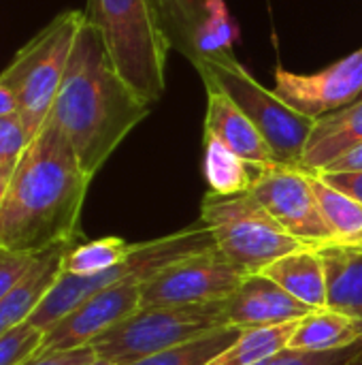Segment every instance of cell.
<instances>
[{
	"label": "cell",
	"instance_id": "9c48e42d",
	"mask_svg": "<svg viewBox=\"0 0 362 365\" xmlns=\"http://www.w3.org/2000/svg\"><path fill=\"white\" fill-rule=\"evenodd\" d=\"M243 278L245 274L213 244L145 278L141 282V308L224 302Z\"/></svg>",
	"mask_w": 362,
	"mask_h": 365
},
{
	"label": "cell",
	"instance_id": "4316f807",
	"mask_svg": "<svg viewBox=\"0 0 362 365\" xmlns=\"http://www.w3.org/2000/svg\"><path fill=\"white\" fill-rule=\"evenodd\" d=\"M362 359V338L358 342L335 349V351H322V353H309V351H282L265 361L256 365H354Z\"/></svg>",
	"mask_w": 362,
	"mask_h": 365
},
{
	"label": "cell",
	"instance_id": "3957f363",
	"mask_svg": "<svg viewBox=\"0 0 362 365\" xmlns=\"http://www.w3.org/2000/svg\"><path fill=\"white\" fill-rule=\"evenodd\" d=\"M85 19L100 32L124 81L149 105L160 101L171 41L154 0H87Z\"/></svg>",
	"mask_w": 362,
	"mask_h": 365
},
{
	"label": "cell",
	"instance_id": "7c38bea8",
	"mask_svg": "<svg viewBox=\"0 0 362 365\" xmlns=\"http://www.w3.org/2000/svg\"><path fill=\"white\" fill-rule=\"evenodd\" d=\"M141 308V280L117 282L70 310L43 334L41 353H58L90 346L105 331L115 327Z\"/></svg>",
	"mask_w": 362,
	"mask_h": 365
},
{
	"label": "cell",
	"instance_id": "f546056e",
	"mask_svg": "<svg viewBox=\"0 0 362 365\" xmlns=\"http://www.w3.org/2000/svg\"><path fill=\"white\" fill-rule=\"evenodd\" d=\"M36 255L0 250V299L23 278Z\"/></svg>",
	"mask_w": 362,
	"mask_h": 365
},
{
	"label": "cell",
	"instance_id": "83f0119b",
	"mask_svg": "<svg viewBox=\"0 0 362 365\" xmlns=\"http://www.w3.org/2000/svg\"><path fill=\"white\" fill-rule=\"evenodd\" d=\"M235 36H237V28H235V24H233V19L228 15V9H226L224 0H218L215 6L211 9L209 19L205 21V26H203V30L198 34V45H196L198 56L196 58H201L205 53L228 51Z\"/></svg>",
	"mask_w": 362,
	"mask_h": 365
},
{
	"label": "cell",
	"instance_id": "8992f818",
	"mask_svg": "<svg viewBox=\"0 0 362 365\" xmlns=\"http://www.w3.org/2000/svg\"><path fill=\"white\" fill-rule=\"evenodd\" d=\"M192 64L203 79L215 81L254 122L280 165L299 167L305 143L316 124L314 118L294 111L275 92L258 83L230 51L205 53Z\"/></svg>",
	"mask_w": 362,
	"mask_h": 365
},
{
	"label": "cell",
	"instance_id": "e0dca14e",
	"mask_svg": "<svg viewBox=\"0 0 362 365\" xmlns=\"http://www.w3.org/2000/svg\"><path fill=\"white\" fill-rule=\"evenodd\" d=\"M316 250L326 272L329 308L362 323V242H331Z\"/></svg>",
	"mask_w": 362,
	"mask_h": 365
},
{
	"label": "cell",
	"instance_id": "52a82bcc",
	"mask_svg": "<svg viewBox=\"0 0 362 365\" xmlns=\"http://www.w3.org/2000/svg\"><path fill=\"white\" fill-rule=\"evenodd\" d=\"M211 233L215 248L245 276L260 274L273 261L305 248L262 207L252 192H207L198 218Z\"/></svg>",
	"mask_w": 362,
	"mask_h": 365
},
{
	"label": "cell",
	"instance_id": "d6986e66",
	"mask_svg": "<svg viewBox=\"0 0 362 365\" xmlns=\"http://www.w3.org/2000/svg\"><path fill=\"white\" fill-rule=\"evenodd\" d=\"M362 338V323L341 314L337 310L324 308L314 310L297 323V329L288 342L290 351H335L350 346Z\"/></svg>",
	"mask_w": 362,
	"mask_h": 365
},
{
	"label": "cell",
	"instance_id": "484cf974",
	"mask_svg": "<svg viewBox=\"0 0 362 365\" xmlns=\"http://www.w3.org/2000/svg\"><path fill=\"white\" fill-rule=\"evenodd\" d=\"M43 334L32 323H21L0 336V365H23L30 361L43 344Z\"/></svg>",
	"mask_w": 362,
	"mask_h": 365
},
{
	"label": "cell",
	"instance_id": "4dcf8cb0",
	"mask_svg": "<svg viewBox=\"0 0 362 365\" xmlns=\"http://www.w3.org/2000/svg\"><path fill=\"white\" fill-rule=\"evenodd\" d=\"M92 359H96L94 349L81 346V349L58 351V353H41L23 365H87Z\"/></svg>",
	"mask_w": 362,
	"mask_h": 365
},
{
	"label": "cell",
	"instance_id": "e575fe53",
	"mask_svg": "<svg viewBox=\"0 0 362 365\" xmlns=\"http://www.w3.org/2000/svg\"><path fill=\"white\" fill-rule=\"evenodd\" d=\"M87 365H117V364H113V361H109V359H102V357H96V359H92Z\"/></svg>",
	"mask_w": 362,
	"mask_h": 365
},
{
	"label": "cell",
	"instance_id": "5b68a950",
	"mask_svg": "<svg viewBox=\"0 0 362 365\" xmlns=\"http://www.w3.org/2000/svg\"><path fill=\"white\" fill-rule=\"evenodd\" d=\"M213 246V237L209 229L198 220L196 225L181 229L177 233L145 242V244H134L132 252L117 263L115 267L94 274V276H75V274H64L58 278V282L51 287V291L45 295V299L38 304L34 314L28 319L34 327L41 331H47L51 325H55L60 319H64L70 310H75L79 304L90 299L92 295L124 282V280H145L160 272L162 267L194 255L198 250H205Z\"/></svg>",
	"mask_w": 362,
	"mask_h": 365
},
{
	"label": "cell",
	"instance_id": "44dd1931",
	"mask_svg": "<svg viewBox=\"0 0 362 365\" xmlns=\"http://www.w3.org/2000/svg\"><path fill=\"white\" fill-rule=\"evenodd\" d=\"M218 0H154L171 47L190 62L198 56V34Z\"/></svg>",
	"mask_w": 362,
	"mask_h": 365
},
{
	"label": "cell",
	"instance_id": "836d02e7",
	"mask_svg": "<svg viewBox=\"0 0 362 365\" xmlns=\"http://www.w3.org/2000/svg\"><path fill=\"white\" fill-rule=\"evenodd\" d=\"M17 113V96L4 83H0V118Z\"/></svg>",
	"mask_w": 362,
	"mask_h": 365
},
{
	"label": "cell",
	"instance_id": "f35d334b",
	"mask_svg": "<svg viewBox=\"0 0 362 365\" xmlns=\"http://www.w3.org/2000/svg\"><path fill=\"white\" fill-rule=\"evenodd\" d=\"M361 98H362V96H361Z\"/></svg>",
	"mask_w": 362,
	"mask_h": 365
},
{
	"label": "cell",
	"instance_id": "277c9868",
	"mask_svg": "<svg viewBox=\"0 0 362 365\" xmlns=\"http://www.w3.org/2000/svg\"><path fill=\"white\" fill-rule=\"evenodd\" d=\"M85 21L81 11H64L30 38L0 73V83L17 96V115L32 141L49 120L75 38Z\"/></svg>",
	"mask_w": 362,
	"mask_h": 365
},
{
	"label": "cell",
	"instance_id": "7a4b0ae2",
	"mask_svg": "<svg viewBox=\"0 0 362 365\" xmlns=\"http://www.w3.org/2000/svg\"><path fill=\"white\" fill-rule=\"evenodd\" d=\"M149 109L151 105L117 73L100 32L85 19L49 120L62 130L90 180Z\"/></svg>",
	"mask_w": 362,
	"mask_h": 365
},
{
	"label": "cell",
	"instance_id": "ffe728a7",
	"mask_svg": "<svg viewBox=\"0 0 362 365\" xmlns=\"http://www.w3.org/2000/svg\"><path fill=\"white\" fill-rule=\"evenodd\" d=\"M203 171L209 186V192L213 195H241L250 192L252 182L260 167L245 163L241 156H237L233 150H228L222 141L207 135L203 137Z\"/></svg>",
	"mask_w": 362,
	"mask_h": 365
},
{
	"label": "cell",
	"instance_id": "cb8c5ba5",
	"mask_svg": "<svg viewBox=\"0 0 362 365\" xmlns=\"http://www.w3.org/2000/svg\"><path fill=\"white\" fill-rule=\"evenodd\" d=\"M312 175V186L320 205V212L333 229L337 242H361L362 240V203L329 186L320 175Z\"/></svg>",
	"mask_w": 362,
	"mask_h": 365
},
{
	"label": "cell",
	"instance_id": "d6a6232c",
	"mask_svg": "<svg viewBox=\"0 0 362 365\" xmlns=\"http://www.w3.org/2000/svg\"><path fill=\"white\" fill-rule=\"evenodd\" d=\"M341 171H362V143L356 145L354 150L346 152L337 160H333L324 171L320 173H341ZM318 175V173H316Z\"/></svg>",
	"mask_w": 362,
	"mask_h": 365
},
{
	"label": "cell",
	"instance_id": "d590c367",
	"mask_svg": "<svg viewBox=\"0 0 362 365\" xmlns=\"http://www.w3.org/2000/svg\"><path fill=\"white\" fill-rule=\"evenodd\" d=\"M6 184H9V182L0 178V205H2V197H4V190H6Z\"/></svg>",
	"mask_w": 362,
	"mask_h": 365
},
{
	"label": "cell",
	"instance_id": "d4e9b609",
	"mask_svg": "<svg viewBox=\"0 0 362 365\" xmlns=\"http://www.w3.org/2000/svg\"><path fill=\"white\" fill-rule=\"evenodd\" d=\"M134 244L124 242L122 237H100L83 244H73L64 255V274L75 276H94L107 272L122 263Z\"/></svg>",
	"mask_w": 362,
	"mask_h": 365
},
{
	"label": "cell",
	"instance_id": "8fae6325",
	"mask_svg": "<svg viewBox=\"0 0 362 365\" xmlns=\"http://www.w3.org/2000/svg\"><path fill=\"white\" fill-rule=\"evenodd\" d=\"M275 94L307 118H322L362 96V47L318 73L275 68Z\"/></svg>",
	"mask_w": 362,
	"mask_h": 365
},
{
	"label": "cell",
	"instance_id": "8d00e7d4",
	"mask_svg": "<svg viewBox=\"0 0 362 365\" xmlns=\"http://www.w3.org/2000/svg\"><path fill=\"white\" fill-rule=\"evenodd\" d=\"M354 365H362V359H361V361H356V364H354Z\"/></svg>",
	"mask_w": 362,
	"mask_h": 365
},
{
	"label": "cell",
	"instance_id": "1f68e13d",
	"mask_svg": "<svg viewBox=\"0 0 362 365\" xmlns=\"http://www.w3.org/2000/svg\"><path fill=\"white\" fill-rule=\"evenodd\" d=\"M329 186L362 203V171H341V173H318Z\"/></svg>",
	"mask_w": 362,
	"mask_h": 365
},
{
	"label": "cell",
	"instance_id": "4fadbf2b",
	"mask_svg": "<svg viewBox=\"0 0 362 365\" xmlns=\"http://www.w3.org/2000/svg\"><path fill=\"white\" fill-rule=\"evenodd\" d=\"M224 310L226 323L243 329L292 323L314 312L262 274L245 276L237 291L224 299Z\"/></svg>",
	"mask_w": 362,
	"mask_h": 365
},
{
	"label": "cell",
	"instance_id": "9a60e30c",
	"mask_svg": "<svg viewBox=\"0 0 362 365\" xmlns=\"http://www.w3.org/2000/svg\"><path fill=\"white\" fill-rule=\"evenodd\" d=\"M73 244L38 252L23 278L0 299V336L26 323L64 272V255Z\"/></svg>",
	"mask_w": 362,
	"mask_h": 365
},
{
	"label": "cell",
	"instance_id": "74e56055",
	"mask_svg": "<svg viewBox=\"0 0 362 365\" xmlns=\"http://www.w3.org/2000/svg\"><path fill=\"white\" fill-rule=\"evenodd\" d=\"M361 242H362V240H361Z\"/></svg>",
	"mask_w": 362,
	"mask_h": 365
},
{
	"label": "cell",
	"instance_id": "7402d4cb",
	"mask_svg": "<svg viewBox=\"0 0 362 365\" xmlns=\"http://www.w3.org/2000/svg\"><path fill=\"white\" fill-rule=\"evenodd\" d=\"M299 321L267 325V327H245L237 342L213 357L207 365H256L288 349V342L297 329Z\"/></svg>",
	"mask_w": 362,
	"mask_h": 365
},
{
	"label": "cell",
	"instance_id": "603a6c76",
	"mask_svg": "<svg viewBox=\"0 0 362 365\" xmlns=\"http://www.w3.org/2000/svg\"><path fill=\"white\" fill-rule=\"evenodd\" d=\"M241 334H243V327L224 325V327L207 331L194 340H188L183 344L160 351V353L132 365H207L222 351H226L233 342H237Z\"/></svg>",
	"mask_w": 362,
	"mask_h": 365
},
{
	"label": "cell",
	"instance_id": "2e32d148",
	"mask_svg": "<svg viewBox=\"0 0 362 365\" xmlns=\"http://www.w3.org/2000/svg\"><path fill=\"white\" fill-rule=\"evenodd\" d=\"M362 143V98L356 103L331 111L316 120L305 143L299 169L305 173H320L333 160Z\"/></svg>",
	"mask_w": 362,
	"mask_h": 365
},
{
	"label": "cell",
	"instance_id": "f1b7e54d",
	"mask_svg": "<svg viewBox=\"0 0 362 365\" xmlns=\"http://www.w3.org/2000/svg\"><path fill=\"white\" fill-rule=\"evenodd\" d=\"M30 139L23 130V124L17 113L0 118V178L11 180L17 169Z\"/></svg>",
	"mask_w": 362,
	"mask_h": 365
},
{
	"label": "cell",
	"instance_id": "ac0fdd59",
	"mask_svg": "<svg viewBox=\"0 0 362 365\" xmlns=\"http://www.w3.org/2000/svg\"><path fill=\"white\" fill-rule=\"evenodd\" d=\"M260 274L280 284L286 293H290L312 310L329 308L326 272L316 248H299L273 261Z\"/></svg>",
	"mask_w": 362,
	"mask_h": 365
},
{
	"label": "cell",
	"instance_id": "ba28073f",
	"mask_svg": "<svg viewBox=\"0 0 362 365\" xmlns=\"http://www.w3.org/2000/svg\"><path fill=\"white\" fill-rule=\"evenodd\" d=\"M224 325H228L224 302L139 308L90 346L96 357L117 365H132Z\"/></svg>",
	"mask_w": 362,
	"mask_h": 365
},
{
	"label": "cell",
	"instance_id": "30bf717a",
	"mask_svg": "<svg viewBox=\"0 0 362 365\" xmlns=\"http://www.w3.org/2000/svg\"><path fill=\"white\" fill-rule=\"evenodd\" d=\"M250 192L282 225V229L303 246L318 248L337 242L333 229L320 212L312 175L299 167L280 163L260 167Z\"/></svg>",
	"mask_w": 362,
	"mask_h": 365
},
{
	"label": "cell",
	"instance_id": "6da1fadb",
	"mask_svg": "<svg viewBox=\"0 0 362 365\" xmlns=\"http://www.w3.org/2000/svg\"><path fill=\"white\" fill-rule=\"evenodd\" d=\"M90 182L62 130L47 120L6 184L0 250L38 255L60 244H77Z\"/></svg>",
	"mask_w": 362,
	"mask_h": 365
},
{
	"label": "cell",
	"instance_id": "5bb4252c",
	"mask_svg": "<svg viewBox=\"0 0 362 365\" xmlns=\"http://www.w3.org/2000/svg\"><path fill=\"white\" fill-rule=\"evenodd\" d=\"M207 90L205 133L222 141L228 150L245 163L265 167L277 163L269 143L254 126V122L235 105V101L211 79H203Z\"/></svg>",
	"mask_w": 362,
	"mask_h": 365
}]
</instances>
